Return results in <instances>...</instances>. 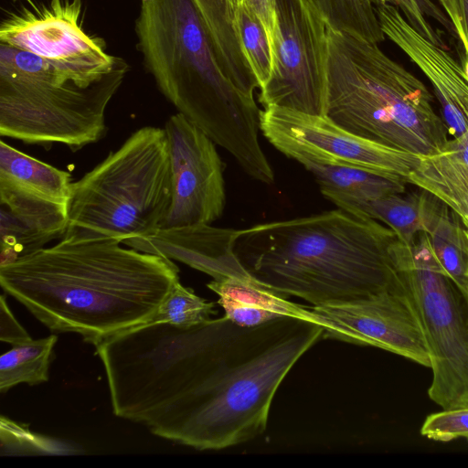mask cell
I'll return each instance as SVG.
<instances>
[{
    "label": "cell",
    "instance_id": "cell-1",
    "mask_svg": "<svg viewBox=\"0 0 468 468\" xmlns=\"http://www.w3.org/2000/svg\"><path fill=\"white\" fill-rule=\"evenodd\" d=\"M322 338L316 322L241 326L224 315L192 326L144 323L95 347L117 417L204 451L261 435L283 378Z\"/></svg>",
    "mask_w": 468,
    "mask_h": 468
},
{
    "label": "cell",
    "instance_id": "cell-2",
    "mask_svg": "<svg viewBox=\"0 0 468 468\" xmlns=\"http://www.w3.org/2000/svg\"><path fill=\"white\" fill-rule=\"evenodd\" d=\"M121 244L63 237L0 265V285L52 332L96 346L149 321L179 282L172 260Z\"/></svg>",
    "mask_w": 468,
    "mask_h": 468
},
{
    "label": "cell",
    "instance_id": "cell-3",
    "mask_svg": "<svg viewBox=\"0 0 468 468\" xmlns=\"http://www.w3.org/2000/svg\"><path fill=\"white\" fill-rule=\"evenodd\" d=\"M398 239L381 222L338 207L235 230L232 250L262 284L322 305L393 287Z\"/></svg>",
    "mask_w": 468,
    "mask_h": 468
},
{
    "label": "cell",
    "instance_id": "cell-4",
    "mask_svg": "<svg viewBox=\"0 0 468 468\" xmlns=\"http://www.w3.org/2000/svg\"><path fill=\"white\" fill-rule=\"evenodd\" d=\"M135 33L162 94L248 176L271 185L274 172L259 141L261 111L224 73L195 0H142Z\"/></svg>",
    "mask_w": 468,
    "mask_h": 468
},
{
    "label": "cell",
    "instance_id": "cell-5",
    "mask_svg": "<svg viewBox=\"0 0 468 468\" xmlns=\"http://www.w3.org/2000/svg\"><path fill=\"white\" fill-rule=\"evenodd\" d=\"M324 116L347 132L420 156L449 139L427 87L378 46L328 27Z\"/></svg>",
    "mask_w": 468,
    "mask_h": 468
},
{
    "label": "cell",
    "instance_id": "cell-6",
    "mask_svg": "<svg viewBox=\"0 0 468 468\" xmlns=\"http://www.w3.org/2000/svg\"><path fill=\"white\" fill-rule=\"evenodd\" d=\"M171 197L165 131L142 127L72 182L63 237L110 238L123 243L151 235L161 228Z\"/></svg>",
    "mask_w": 468,
    "mask_h": 468
},
{
    "label": "cell",
    "instance_id": "cell-7",
    "mask_svg": "<svg viewBox=\"0 0 468 468\" xmlns=\"http://www.w3.org/2000/svg\"><path fill=\"white\" fill-rule=\"evenodd\" d=\"M395 287L420 326L431 360L429 398L442 410L468 407V282L441 272L418 240H397Z\"/></svg>",
    "mask_w": 468,
    "mask_h": 468
},
{
    "label": "cell",
    "instance_id": "cell-8",
    "mask_svg": "<svg viewBox=\"0 0 468 468\" xmlns=\"http://www.w3.org/2000/svg\"><path fill=\"white\" fill-rule=\"evenodd\" d=\"M129 70L122 58L88 87L0 76V135L49 148L78 151L107 132L105 112Z\"/></svg>",
    "mask_w": 468,
    "mask_h": 468
},
{
    "label": "cell",
    "instance_id": "cell-9",
    "mask_svg": "<svg viewBox=\"0 0 468 468\" xmlns=\"http://www.w3.org/2000/svg\"><path fill=\"white\" fill-rule=\"evenodd\" d=\"M272 70L261 88L264 108L324 115L328 26L313 0H276Z\"/></svg>",
    "mask_w": 468,
    "mask_h": 468
},
{
    "label": "cell",
    "instance_id": "cell-10",
    "mask_svg": "<svg viewBox=\"0 0 468 468\" xmlns=\"http://www.w3.org/2000/svg\"><path fill=\"white\" fill-rule=\"evenodd\" d=\"M261 131L278 151L303 166L346 165L407 179L421 156L355 135L324 115L264 108Z\"/></svg>",
    "mask_w": 468,
    "mask_h": 468
},
{
    "label": "cell",
    "instance_id": "cell-11",
    "mask_svg": "<svg viewBox=\"0 0 468 468\" xmlns=\"http://www.w3.org/2000/svg\"><path fill=\"white\" fill-rule=\"evenodd\" d=\"M81 0H49L10 14L0 25V43L30 51L56 66L80 87L110 72L117 57L105 50L102 39L90 37L80 18Z\"/></svg>",
    "mask_w": 468,
    "mask_h": 468
},
{
    "label": "cell",
    "instance_id": "cell-12",
    "mask_svg": "<svg viewBox=\"0 0 468 468\" xmlns=\"http://www.w3.org/2000/svg\"><path fill=\"white\" fill-rule=\"evenodd\" d=\"M172 173V197L160 229L210 225L224 211V164L216 144L177 112L165 124Z\"/></svg>",
    "mask_w": 468,
    "mask_h": 468
},
{
    "label": "cell",
    "instance_id": "cell-13",
    "mask_svg": "<svg viewBox=\"0 0 468 468\" xmlns=\"http://www.w3.org/2000/svg\"><path fill=\"white\" fill-rule=\"evenodd\" d=\"M324 337L370 346L431 367L419 322L404 295L393 287L357 300L313 305Z\"/></svg>",
    "mask_w": 468,
    "mask_h": 468
},
{
    "label": "cell",
    "instance_id": "cell-14",
    "mask_svg": "<svg viewBox=\"0 0 468 468\" xmlns=\"http://www.w3.org/2000/svg\"><path fill=\"white\" fill-rule=\"evenodd\" d=\"M381 29L422 71L441 103L443 121L453 138L468 131V79L442 47L421 36L391 5L375 6Z\"/></svg>",
    "mask_w": 468,
    "mask_h": 468
},
{
    "label": "cell",
    "instance_id": "cell-15",
    "mask_svg": "<svg viewBox=\"0 0 468 468\" xmlns=\"http://www.w3.org/2000/svg\"><path fill=\"white\" fill-rule=\"evenodd\" d=\"M68 206L0 178V265L63 238L69 225Z\"/></svg>",
    "mask_w": 468,
    "mask_h": 468
},
{
    "label": "cell",
    "instance_id": "cell-16",
    "mask_svg": "<svg viewBox=\"0 0 468 468\" xmlns=\"http://www.w3.org/2000/svg\"><path fill=\"white\" fill-rule=\"evenodd\" d=\"M235 230L205 224L159 229L151 235L131 239L123 244L180 261L213 279H219L247 272L232 250Z\"/></svg>",
    "mask_w": 468,
    "mask_h": 468
},
{
    "label": "cell",
    "instance_id": "cell-17",
    "mask_svg": "<svg viewBox=\"0 0 468 468\" xmlns=\"http://www.w3.org/2000/svg\"><path fill=\"white\" fill-rule=\"evenodd\" d=\"M207 286L218 294L225 316L238 325L256 326L282 317L315 322L311 308L287 300L248 271L213 279Z\"/></svg>",
    "mask_w": 468,
    "mask_h": 468
},
{
    "label": "cell",
    "instance_id": "cell-18",
    "mask_svg": "<svg viewBox=\"0 0 468 468\" xmlns=\"http://www.w3.org/2000/svg\"><path fill=\"white\" fill-rule=\"evenodd\" d=\"M407 180L435 196L454 213L463 239L468 279V170L443 151L421 156Z\"/></svg>",
    "mask_w": 468,
    "mask_h": 468
},
{
    "label": "cell",
    "instance_id": "cell-19",
    "mask_svg": "<svg viewBox=\"0 0 468 468\" xmlns=\"http://www.w3.org/2000/svg\"><path fill=\"white\" fill-rule=\"evenodd\" d=\"M403 194L372 199L354 198L337 193H328L324 197L339 208L384 223L400 241L411 244L424 231L428 192L420 189L419 193Z\"/></svg>",
    "mask_w": 468,
    "mask_h": 468
},
{
    "label": "cell",
    "instance_id": "cell-20",
    "mask_svg": "<svg viewBox=\"0 0 468 468\" xmlns=\"http://www.w3.org/2000/svg\"><path fill=\"white\" fill-rule=\"evenodd\" d=\"M212 37L220 66L243 93L253 96L260 84L244 55L229 0H195Z\"/></svg>",
    "mask_w": 468,
    "mask_h": 468
},
{
    "label": "cell",
    "instance_id": "cell-21",
    "mask_svg": "<svg viewBox=\"0 0 468 468\" xmlns=\"http://www.w3.org/2000/svg\"><path fill=\"white\" fill-rule=\"evenodd\" d=\"M0 178L54 201L69 204L71 176L67 171L27 155L0 142Z\"/></svg>",
    "mask_w": 468,
    "mask_h": 468
},
{
    "label": "cell",
    "instance_id": "cell-22",
    "mask_svg": "<svg viewBox=\"0 0 468 468\" xmlns=\"http://www.w3.org/2000/svg\"><path fill=\"white\" fill-rule=\"evenodd\" d=\"M321 193L342 194L354 198L372 199L406 190L405 177L346 165L309 164Z\"/></svg>",
    "mask_w": 468,
    "mask_h": 468
},
{
    "label": "cell",
    "instance_id": "cell-23",
    "mask_svg": "<svg viewBox=\"0 0 468 468\" xmlns=\"http://www.w3.org/2000/svg\"><path fill=\"white\" fill-rule=\"evenodd\" d=\"M55 335L30 339L12 346L0 357V392L2 394L20 383L37 385L48 380Z\"/></svg>",
    "mask_w": 468,
    "mask_h": 468
},
{
    "label": "cell",
    "instance_id": "cell-24",
    "mask_svg": "<svg viewBox=\"0 0 468 468\" xmlns=\"http://www.w3.org/2000/svg\"><path fill=\"white\" fill-rule=\"evenodd\" d=\"M328 27L368 42L385 39L375 6L367 0H313Z\"/></svg>",
    "mask_w": 468,
    "mask_h": 468
},
{
    "label": "cell",
    "instance_id": "cell-25",
    "mask_svg": "<svg viewBox=\"0 0 468 468\" xmlns=\"http://www.w3.org/2000/svg\"><path fill=\"white\" fill-rule=\"evenodd\" d=\"M235 23L242 50L261 89L272 70V50L268 34L260 18L244 1L235 9Z\"/></svg>",
    "mask_w": 468,
    "mask_h": 468
},
{
    "label": "cell",
    "instance_id": "cell-26",
    "mask_svg": "<svg viewBox=\"0 0 468 468\" xmlns=\"http://www.w3.org/2000/svg\"><path fill=\"white\" fill-rule=\"evenodd\" d=\"M215 313V303L207 302L178 282L146 323L164 322L192 326L210 320Z\"/></svg>",
    "mask_w": 468,
    "mask_h": 468
},
{
    "label": "cell",
    "instance_id": "cell-27",
    "mask_svg": "<svg viewBox=\"0 0 468 468\" xmlns=\"http://www.w3.org/2000/svg\"><path fill=\"white\" fill-rule=\"evenodd\" d=\"M0 76L60 83L73 82L66 73L47 59L4 43H0Z\"/></svg>",
    "mask_w": 468,
    "mask_h": 468
},
{
    "label": "cell",
    "instance_id": "cell-28",
    "mask_svg": "<svg viewBox=\"0 0 468 468\" xmlns=\"http://www.w3.org/2000/svg\"><path fill=\"white\" fill-rule=\"evenodd\" d=\"M374 6L380 5H391L401 10L406 20L421 36L432 43L442 47V40L429 24L425 16H431L449 31L454 27L445 14L431 0H367Z\"/></svg>",
    "mask_w": 468,
    "mask_h": 468
},
{
    "label": "cell",
    "instance_id": "cell-29",
    "mask_svg": "<svg viewBox=\"0 0 468 468\" xmlns=\"http://www.w3.org/2000/svg\"><path fill=\"white\" fill-rule=\"evenodd\" d=\"M420 434L437 441H450L459 438L468 440V407L443 410L429 415Z\"/></svg>",
    "mask_w": 468,
    "mask_h": 468
},
{
    "label": "cell",
    "instance_id": "cell-30",
    "mask_svg": "<svg viewBox=\"0 0 468 468\" xmlns=\"http://www.w3.org/2000/svg\"><path fill=\"white\" fill-rule=\"evenodd\" d=\"M0 321L1 341L15 346L32 339L27 332L15 318L13 313L10 311L6 303L5 295L1 296Z\"/></svg>",
    "mask_w": 468,
    "mask_h": 468
},
{
    "label": "cell",
    "instance_id": "cell-31",
    "mask_svg": "<svg viewBox=\"0 0 468 468\" xmlns=\"http://www.w3.org/2000/svg\"><path fill=\"white\" fill-rule=\"evenodd\" d=\"M451 20L468 58V0H449Z\"/></svg>",
    "mask_w": 468,
    "mask_h": 468
},
{
    "label": "cell",
    "instance_id": "cell-32",
    "mask_svg": "<svg viewBox=\"0 0 468 468\" xmlns=\"http://www.w3.org/2000/svg\"><path fill=\"white\" fill-rule=\"evenodd\" d=\"M263 24L271 45L276 27V0H243Z\"/></svg>",
    "mask_w": 468,
    "mask_h": 468
},
{
    "label": "cell",
    "instance_id": "cell-33",
    "mask_svg": "<svg viewBox=\"0 0 468 468\" xmlns=\"http://www.w3.org/2000/svg\"><path fill=\"white\" fill-rule=\"evenodd\" d=\"M443 151L454 157L468 170V131L458 137L450 139Z\"/></svg>",
    "mask_w": 468,
    "mask_h": 468
},
{
    "label": "cell",
    "instance_id": "cell-34",
    "mask_svg": "<svg viewBox=\"0 0 468 468\" xmlns=\"http://www.w3.org/2000/svg\"><path fill=\"white\" fill-rule=\"evenodd\" d=\"M438 1L441 5V6L445 9L447 16L449 17V15L451 14V6H450L449 0H438Z\"/></svg>",
    "mask_w": 468,
    "mask_h": 468
},
{
    "label": "cell",
    "instance_id": "cell-35",
    "mask_svg": "<svg viewBox=\"0 0 468 468\" xmlns=\"http://www.w3.org/2000/svg\"><path fill=\"white\" fill-rule=\"evenodd\" d=\"M229 1H230L231 5H232V6H233V9H234V11H235V9H236V7L238 6V5H239L241 1H243V0H229Z\"/></svg>",
    "mask_w": 468,
    "mask_h": 468
},
{
    "label": "cell",
    "instance_id": "cell-36",
    "mask_svg": "<svg viewBox=\"0 0 468 468\" xmlns=\"http://www.w3.org/2000/svg\"><path fill=\"white\" fill-rule=\"evenodd\" d=\"M13 1H19V0H13ZM27 1L30 5H33V3H31V0H26Z\"/></svg>",
    "mask_w": 468,
    "mask_h": 468
}]
</instances>
